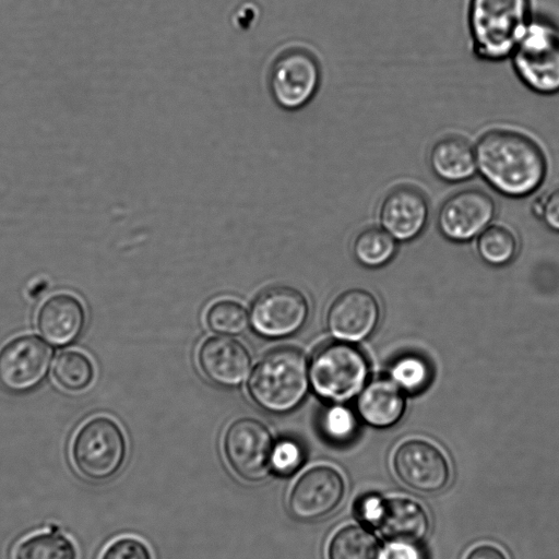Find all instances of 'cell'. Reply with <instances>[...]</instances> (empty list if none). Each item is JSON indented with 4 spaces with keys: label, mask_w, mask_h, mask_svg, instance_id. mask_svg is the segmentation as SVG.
Returning a JSON list of instances; mask_svg holds the SVG:
<instances>
[{
    "label": "cell",
    "mask_w": 559,
    "mask_h": 559,
    "mask_svg": "<svg viewBox=\"0 0 559 559\" xmlns=\"http://www.w3.org/2000/svg\"><path fill=\"white\" fill-rule=\"evenodd\" d=\"M477 175L498 194L523 199L544 183L548 163L539 143L515 129L492 128L474 144Z\"/></svg>",
    "instance_id": "1"
},
{
    "label": "cell",
    "mask_w": 559,
    "mask_h": 559,
    "mask_svg": "<svg viewBox=\"0 0 559 559\" xmlns=\"http://www.w3.org/2000/svg\"><path fill=\"white\" fill-rule=\"evenodd\" d=\"M532 19L530 0H469L467 28L474 56L485 62L510 59Z\"/></svg>",
    "instance_id": "2"
},
{
    "label": "cell",
    "mask_w": 559,
    "mask_h": 559,
    "mask_svg": "<svg viewBox=\"0 0 559 559\" xmlns=\"http://www.w3.org/2000/svg\"><path fill=\"white\" fill-rule=\"evenodd\" d=\"M309 385V372L304 354L295 347L269 352L253 369L248 391L263 409L282 414L297 407Z\"/></svg>",
    "instance_id": "3"
},
{
    "label": "cell",
    "mask_w": 559,
    "mask_h": 559,
    "mask_svg": "<svg viewBox=\"0 0 559 559\" xmlns=\"http://www.w3.org/2000/svg\"><path fill=\"white\" fill-rule=\"evenodd\" d=\"M520 82L542 96L559 94V28L533 17L510 57Z\"/></svg>",
    "instance_id": "4"
},
{
    "label": "cell",
    "mask_w": 559,
    "mask_h": 559,
    "mask_svg": "<svg viewBox=\"0 0 559 559\" xmlns=\"http://www.w3.org/2000/svg\"><path fill=\"white\" fill-rule=\"evenodd\" d=\"M127 454L124 435L107 416L87 419L75 432L70 448L72 463L84 478L103 481L115 476Z\"/></svg>",
    "instance_id": "5"
},
{
    "label": "cell",
    "mask_w": 559,
    "mask_h": 559,
    "mask_svg": "<svg viewBox=\"0 0 559 559\" xmlns=\"http://www.w3.org/2000/svg\"><path fill=\"white\" fill-rule=\"evenodd\" d=\"M369 365L365 355L348 342L320 347L309 365V383L322 399L345 402L358 394L367 381Z\"/></svg>",
    "instance_id": "6"
},
{
    "label": "cell",
    "mask_w": 559,
    "mask_h": 559,
    "mask_svg": "<svg viewBox=\"0 0 559 559\" xmlns=\"http://www.w3.org/2000/svg\"><path fill=\"white\" fill-rule=\"evenodd\" d=\"M321 68L313 53L304 48H287L273 61L269 87L274 102L283 109L305 107L317 94Z\"/></svg>",
    "instance_id": "7"
},
{
    "label": "cell",
    "mask_w": 559,
    "mask_h": 559,
    "mask_svg": "<svg viewBox=\"0 0 559 559\" xmlns=\"http://www.w3.org/2000/svg\"><path fill=\"white\" fill-rule=\"evenodd\" d=\"M359 516L389 543L418 544L429 530V518L415 500L368 495L357 506Z\"/></svg>",
    "instance_id": "8"
},
{
    "label": "cell",
    "mask_w": 559,
    "mask_h": 559,
    "mask_svg": "<svg viewBox=\"0 0 559 559\" xmlns=\"http://www.w3.org/2000/svg\"><path fill=\"white\" fill-rule=\"evenodd\" d=\"M52 359L50 346L40 337L23 334L0 347V386L11 393H25L38 386Z\"/></svg>",
    "instance_id": "9"
},
{
    "label": "cell",
    "mask_w": 559,
    "mask_h": 559,
    "mask_svg": "<svg viewBox=\"0 0 559 559\" xmlns=\"http://www.w3.org/2000/svg\"><path fill=\"white\" fill-rule=\"evenodd\" d=\"M273 447L266 426L253 418L235 420L224 436L228 464L248 481H258L267 475Z\"/></svg>",
    "instance_id": "10"
},
{
    "label": "cell",
    "mask_w": 559,
    "mask_h": 559,
    "mask_svg": "<svg viewBox=\"0 0 559 559\" xmlns=\"http://www.w3.org/2000/svg\"><path fill=\"white\" fill-rule=\"evenodd\" d=\"M306 297L289 286H273L262 292L250 308V323L261 336L283 338L296 333L308 317Z\"/></svg>",
    "instance_id": "11"
},
{
    "label": "cell",
    "mask_w": 559,
    "mask_h": 559,
    "mask_svg": "<svg viewBox=\"0 0 559 559\" xmlns=\"http://www.w3.org/2000/svg\"><path fill=\"white\" fill-rule=\"evenodd\" d=\"M496 209V202L489 193L478 188H466L442 202L437 225L445 238L464 242L477 237L491 224Z\"/></svg>",
    "instance_id": "12"
},
{
    "label": "cell",
    "mask_w": 559,
    "mask_h": 559,
    "mask_svg": "<svg viewBox=\"0 0 559 559\" xmlns=\"http://www.w3.org/2000/svg\"><path fill=\"white\" fill-rule=\"evenodd\" d=\"M392 463L399 479L419 492H437L450 479V466L445 455L427 440L408 439L402 442L393 454Z\"/></svg>",
    "instance_id": "13"
},
{
    "label": "cell",
    "mask_w": 559,
    "mask_h": 559,
    "mask_svg": "<svg viewBox=\"0 0 559 559\" xmlns=\"http://www.w3.org/2000/svg\"><path fill=\"white\" fill-rule=\"evenodd\" d=\"M344 492V479L335 468L314 466L295 483L288 500L289 511L297 520L320 519L338 506Z\"/></svg>",
    "instance_id": "14"
},
{
    "label": "cell",
    "mask_w": 559,
    "mask_h": 559,
    "mask_svg": "<svg viewBox=\"0 0 559 559\" xmlns=\"http://www.w3.org/2000/svg\"><path fill=\"white\" fill-rule=\"evenodd\" d=\"M429 204L418 188L401 185L392 188L379 206V222L395 240L408 241L416 238L426 227Z\"/></svg>",
    "instance_id": "15"
},
{
    "label": "cell",
    "mask_w": 559,
    "mask_h": 559,
    "mask_svg": "<svg viewBox=\"0 0 559 559\" xmlns=\"http://www.w3.org/2000/svg\"><path fill=\"white\" fill-rule=\"evenodd\" d=\"M379 317L376 297L365 289L353 288L342 293L331 304L326 325L338 341L357 342L372 333Z\"/></svg>",
    "instance_id": "16"
},
{
    "label": "cell",
    "mask_w": 559,
    "mask_h": 559,
    "mask_svg": "<svg viewBox=\"0 0 559 559\" xmlns=\"http://www.w3.org/2000/svg\"><path fill=\"white\" fill-rule=\"evenodd\" d=\"M86 311L82 301L70 293L49 296L39 306L36 326L40 335L51 345L66 346L83 332Z\"/></svg>",
    "instance_id": "17"
},
{
    "label": "cell",
    "mask_w": 559,
    "mask_h": 559,
    "mask_svg": "<svg viewBox=\"0 0 559 559\" xmlns=\"http://www.w3.org/2000/svg\"><path fill=\"white\" fill-rule=\"evenodd\" d=\"M198 361L203 374L222 386H237L247 378L251 358L246 347L227 336H216L203 342Z\"/></svg>",
    "instance_id": "18"
},
{
    "label": "cell",
    "mask_w": 559,
    "mask_h": 559,
    "mask_svg": "<svg viewBox=\"0 0 559 559\" xmlns=\"http://www.w3.org/2000/svg\"><path fill=\"white\" fill-rule=\"evenodd\" d=\"M427 162L432 175L445 183H463L477 175L474 144L461 135L450 134L437 140Z\"/></svg>",
    "instance_id": "19"
},
{
    "label": "cell",
    "mask_w": 559,
    "mask_h": 559,
    "mask_svg": "<svg viewBox=\"0 0 559 559\" xmlns=\"http://www.w3.org/2000/svg\"><path fill=\"white\" fill-rule=\"evenodd\" d=\"M361 419L376 428L396 424L404 414L403 391L390 379H377L362 388L357 399Z\"/></svg>",
    "instance_id": "20"
},
{
    "label": "cell",
    "mask_w": 559,
    "mask_h": 559,
    "mask_svg": "<svg viewBox=\"0 0 559 559\" xmlns=\"http://www.w3.org/2000/svg\"><path fill=\"white\" fill-rule=\"evenodd\" d=\"M329 559H381L380 545L374 535L359 525H346L332 537Z\"/></svg>",
    "instance_id": "21"
},
{
    "label": "cell",
    "mask_w": 559,
    "mask_h": 559,
    "mask_svg": "<svg viewBox=\"0 0 559 559\" xmlns=\"http://www.w3.org/2000/svg\"><path fill=\"white\" fill-rule=\"evenodd\" d=\"M13 559H78V549L72 539L58 531L41 532L23 539Z\"/></svg>",
    "instance_id": "22"
},
{
    "label": "cell",
    "mask_w": 559,
    "mask_h": 559,
    "mask_svg": "<svg viewBox=\"0 0 559 559\" xmlns=\"http://www.w3.org/2000/svg\"><path fill=\"white\" fill-rule=\"evenodd\" d=\"M52 376L64 390L78 392L86 389L94 379V366L84 353L68 349L55 359Z\"/></svg>",
    "instance_id": "23"
},
{
    "label": "cell",
    "mask_w": 559,
    "mask_h": 559,
    "mask_svg": "<svg viewBox=\"0 0 559 559\" xmlns=\"http://www.w3.org/2000/svg\"><path fill=\"white\" fill-rule=\"evenodd\" d=\"M395 249V239L379 227L361 230L353 243L355 259L368 267H379L385 264L393 257Z\"/></svg>",
    "instance_id": "24"
},
{
    "label": "cell",
    "mask_w": 559,
    "mask_h": 559,
    "mask_svg": "<svg viewBox=\"0 0 559 559\" xmlns=\"http://www.w3.org/2000/svg\"><path fill=\"white\" fill-rule=\"evenodd\" d=\"M476 249L486 263L500 266L514 258L518 240L508 227L489 225L477 236Z\"/></svg>",
    "instance_id": "25"
},
{
    "label": "cell",
    "mask_w": 559,
    "mask_h": 559,
    "mask_svg": "<svg viewBox=\"0 0 559 559\" xmlns=\"http://www.w3.org/2000/svg\"><path fill=\"white\" fill-rule=\"evenodd\" d=\"M431 376L429 364L419 355H403L390 367V380L406 393L423 391L429 384Z\"/></svg>",
    "instance_id": "26"
},
{
    "label": "cell",
    "mask_w": 559,
    "mask_h": 559,
    "mask_svg": "<svg viewBox=\"0 0 559 559\" xmlns=\"http://www.w3.org/2000/svg\"><path fill=\"white\" fill-rule=\"evenodd\" d=\"M210 330L221 334L242 333L249 322L246 309L234 300H219L210 306L205 314Z\"/></svg>",
    "instance_id": "27"
},
{
    "label": "cell",
    "mask_w": 559,
    "mask_h": 559,
    "mask_svg": "<svg viewBox=\"0 0 559 559\" xmlns=\"http://www.w3.org/2000/svg\"><path fill=\"white\" fill-rule=\"evenodd\" d=\"M321 427L330 440L345 442L352 439L356 431L357 423L350 409L341 405H334L324 412Z\"/></svg>",
    "instance_id": "28"
},
{
    "label": "cell",
    "mask_w": 559,
    "mask_h": 559,
    "mask_svg": "<svg viewBox=\"0 0 559 559\" xmlns=\"http://www.w3.org/2000/svg\"><path fill=\"white\" fill-rule=\"evenodd\" d=\"M304 453L299 444L292 440H282L273 447L271 465L280 475H290L302 464Z\"/></svg>",
    "instance_id": "29"
},
{
    "label": "cell",
    "mask_w": 559,
    "mask_h": 559,
    "mask_svg": "<svg viewBox=\"0 0 559 559\" xmlns=\"http://www.w3.org/2000/svg\"><path fill=\"white\" fill-rule=\"evenodd\" d=\"M533 212L550 230L559 233V185L551 187L535 200Z\"/></svg>",
    "instance_id": "30"
},
{
    "label": "cell",
    "mask_w": 559,
    "mask_h": 559,
    "mask_svg": "<svg viewBox=\"0 0 559 559\" xmlns=\"http://www.w3.org/2000/svg\"><path fill=\"white\" fill-rule=\"evenodd\" d=\"M100 559H151V555L142 542L126 537L111 543Z\"/></svg>",
    "instance_id": "31"
},
{
    "label": "cell",
    "mask_w": 559,
    "mask_h": 559,
    "mask_svg": "<svg viewBox=\"0 0 559 559\" xmlns=\"http://www.w3.org/2000/svg\"><path fill=\"white\" fill-rule=\"evenodd\" d=\"M381 559H426L418 544L390 543Z\"/></svg>",
    "instance_id": "32"
},
{
    "label": "cell",
    "mask_w": 559,
    "mask_h": 559,
    "mask_svg": "<svg viewBox=\"0 0 559 559\" xmlns=\"http://www.w3.org/2000/svg\"><path fill=\"white\" fill-rule=\"evenodd\" d=\"M465 559H507V557L498 547L485 544L473 548Z\"/></svg>",
    "instance_id": "33"
}]
</instances>
